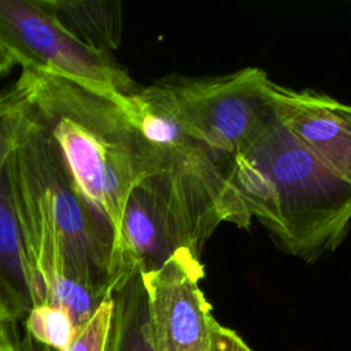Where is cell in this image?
<instances>
[{
  "instance_id": "cell-12",
  "label": "cell",
  "mask_w": 351,
  "mask_h": 351,
  "mask_svg": "<svg viewBox=\"0 0 351 351\" xmlns=\"http://www.w3.org/2000/svg\"><path fill=\"white\" fill-rule=\"evenodd\" d=\"M25 328L27 337L52 351H64L77 329L66 310L49 303L34 306L25 317Z\"/></svg>"
},
{
  "instance_id": "cell-2",
  "label": "cell",
  "mask_w": 351,
  "mask_h": 351,
  "mask_svg": "<svg viewBox=\"0 0 351 351\" xmlns=\"http://www.w3.org/2000/svg\"><path fill=\"white\" fill-rule=\"evenodd\" d=\"M232 186L288 254L314 262L336 250L351 222V185L308 151L278 119L233 156Z\"/></svg>"
},
{
  "instance_id": "cell-8",
  "label": "cell",
  "mask_w": 351,
  "mask_h": 351,
  "mask_svg": "<svg viewBox=\"0 0 351 351\" xmlns=\"http://www.w3.org/2000/svg\"><path fill=\"white\" fill-rule=\"evenodd\" d=\"M277 119L324 165L351 185V106L310 89L269 85Z\"/></svg>"
},
{
  "instance_id": "cell-14",
  "label": "cell",
  "mask_w": 351,
  "mask_h": 351,
  "mask_svg": "<svg viewBox=\"0 0 351 351\" xmlns=\"http://www.w3.org/2000/svg\"><path fill=\"white\" fill-rule=\"evenodd\" d=\"M114 310L112 295L107 296L93 315L75 329L73 340L64 351H106ZM44 351H52L44 347Z\"/></svg>"
},
{
  "instance_id": "cell-13",
  "label": "cell",
  "mask_w": 351,
  "mask_h": 351,
  "mask_svg": "<svg viewBox=\"0 0 351 351\" xmlns=\"http://www.w3.org/2000/svg\"><path fill=\"white\" fill-rule=\"evenodd\" d=\"M22 119V106L15 95L10 90L3 93L0 99V180L4 174L8 155L12 149L19 125ZM0 321L3 322H18L15 321L10 306L7 303L4 289L0 281Z\"/></svg>"
},
{
  "instance_id": "cell-17",
  "label": "cell",
  "mask_w": 351,
  "mask_h": 351,
  "mask_svg": "<svg viewBox=\"0 0 351 351\" xmlns=\"http://www.w3.org/2000/svg\"><path fill=\"white\" fill-rule=\"evenodd\" d=\"M14 67V63L8 55V52L4 49V47L0 44V74H5L10 71V69Z\"/></svg>"
},
{
  "instance_id": "cell-10",
  "label": "cell",
  "mask_w": 351,
  "mask_h": 351,
  "mask_svg": "<svg viewBox=\"0 0 351 351\" xmlns=\"http://www.w3.org/2000/svg\"><path fill=\"white\" fill-rule=\"evenodd\" d=\"M75 38L111 53L122 40V8L117 0H40Z\"/></svg>"
},
{
  "instance_id": "cell-6",
  "label": "cell",
  "mask_w": 351,
  "mask_h": 351,
  "mask_svg": "<svg viewBox=\"0 0 351 351\" xmlns=\"http://www.w3.org/2000/svg\"><path fill=\"white\" fill-rule=\"evenodd\" d=\"M0 44L14 66L43 69L104 93L137 89L111 53L75 38L40 0H0Z\"/></svg>"
},
{
  "instance_id": "cell-3",
  "label": "cell",
  "mask_w": 351,
  "mask_h": 351,
  "mask_svg": "<svg viewBox=\"0 0 351 351\" xmlns=\"http://www.w3.org/2000/svg\"><path fill=\"white\" fill-rule=\"evenodd\" d=\"M221 222L251 225L228 180L184 162L148 173L132 188L123 207L114 255L118 285L134 271L159 269L178 251L200 259Z\"/></svg>"
},
{
  "instance_id": "cell-16",
  "label": "cell",
  "mask_w": 351,
  "mask_h": 351,
  "mask_svg": "<svg viewBox=\"0 0 351 351\" xmlns=\"http://www.w3.org/2000/svg\"><path fill=\"white\" fill-rule=\"evenodd\" d=\"M0 351H32L16 330V322L0 321Z\"/></svg>"
},
{
  "instance_id": "cell-1",
  "label": "cell",
  "mask_w": 351,
  "mask_h": 351,
  "mask_svg": "<svg viewBox=\"0 0 351 351\" xmlns=\"http://www.w3.org/2000/svg\"><path fill=\"white\" fill-rule=\"evenodd\" d=\"M11 92L45 129L75 193L112 233L117 250L132 188L160 167L159 158L117 101V93L30 66L21 67Z\"/></svg>"
},
{
  "instance_id": "cell-5",
  "label": "cell",
  "mask_w": 351,
  "mask_h": 351,
  "mask_svg": "<svg viewBox=\"0 0 351 351\" xmlns=\"http://www.w3.org/2000/svg\"><path fill=\"white\" fill-rule=\"evenodd\" d=\"M180 110L213 149L226 156L252 145L276 121L271 80L258 67L210 77H166Z\"/></svg>"
},
{
  "instance_id": "cell-4",
  "label": "cell",
  "mask_w": 351,
  "mask_h": 351,
  "mask_svg": "<svg viewBox=\"0 0 351 351\" xmlns=\"http://www.w3.org/2000/svg\"><path fill=\"white\" fill-rule=\"evenodd\" d=\"M21 106V125L5 165L11 191L37 223L60 243L66 280L103 300L118 287L115 239L75 193L45 129Z\"/></svg>"
},
{
  "instance_id": "cell-9",
  "label": "cell",
  "mask_w": 351,
  "mask_h": 351,
  "mask_svg": "<svg viewBox=\"0 0 351 351\" xmlns=\"http://www.w3.org/2000/svg\"><path fill=\"white\" fill-rule=\"evenodd\" d=\"M0 281L15 321L25 318L36 306V285L26 258L5 169L0 180Z\"/></svg>"
},
{
  "instance_id": "cell-15",
  "label": "cell",
  "mask_w": 351,
  "mask_h": 351,
  "mask_svg": "<svg viewBox=\"0 0 351 351\" xmlns=\"http://www.w3.org/2000/svg\"><path fill=\"white\" fill-rule=\"evenodd\" d=\"M211 343L213 351H252L236 332L222 326L217 319L211 326Z\"/></svg>"
},
{
  "instance_id": "cell-18",
  "label": "cell",
  "mask_w": 351,
  "mask_h": 351,
  "mask_svg": "<svg viewBox=\"0 0 351 351\" xmlns=\"http://www.w3.org/2000/svg\"><path fill=\"white\" fill-rule=\"evenodd\" d=\"M1 77H3V74H0V78H1Z\"/></svg>"
},
{
  "instance_id": "cell-7",
  "label": "cell",
  "mask_w": 351,
  "mask_h": 351,
  "mask_svg": "<svg viewBox=\"0 0 351 351\" xmlns=\"http://www.w3.org/2000/svg\"><path fill=\"white\" fill-rule=\"evenodd\" d=\"M155 351H213L211 306L199 287L200 259L178 251L159 269L141 273Z\"/></svg>"
},
{
  "instance_id": "cell-11",
  "label": "cell",
  "mask_w": 351,
  "mask_h": 351,
  "mask_svg": "<svg viewBox=\"0 0 351 351\" xmlns=\"http://www.w3.org/2000/svg\"><path fill=\"white\" fill-rule=\"evenodd\" d=\"M114 310L106 351H155L148 295L140 271L112 292Z\"/></svg>"
}]
</instances>
